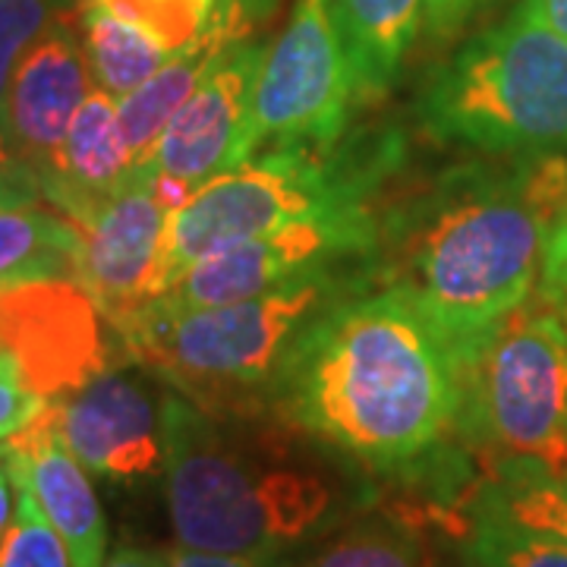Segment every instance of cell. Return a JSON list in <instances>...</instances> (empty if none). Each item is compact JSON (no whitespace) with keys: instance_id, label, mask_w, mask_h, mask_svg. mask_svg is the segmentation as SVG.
I'll use <instances>...</instances> for the list:
<instances>
[{"instance_id":"cell-4","label":"cell","mask_w":567,"mask_h":567,"mask_svg":"<svg viewBox=\"0 0 567 567\" xmlns=\"http://www.w3.org/2000/svg\"><path fill=\"white\" fill-rule=\"evenodd\" d=\"M375 259L316 268L262 297L230 306L152 300L114 328L126 357L208 413L262 416L309 324L369 287Z\"/></svg>"},{"instance_id":"cell-30","label":"cell","mask_w":567,"mask_h":567,"mask_svg":"<svg viewBox=\"0 0 567 567\" xmlns=\"http://www.w3.org/2000/svg\"><path fill=\"white\" fill-rule=\"evenodd\" d=\"M41 196L39 177L29 167H0V212L35 205Z\"/></svg>"},{"instance_id":"cell-12","label":"cell","mask_w":567,"mask_h":567,"mask_svg":"<svg viewBox=\"0 0 567 567\" xmlns=\"http://www.w3.org/2000/svg\"><path fill=\"white\" fill-rule=\"evenodd\" d=\"M171 205L158 193L152 167H136L121 193L76 224L80 259L76 281L102 309L111 328L158 300L164 281V237Z\"/></svg>"},{"instance_id":"cell-15","label":"cell","mask_w":567,"mask_h":567,"mask_svg":"<svg viewBox=\"0 0 567 567\" xmlns=\"http://www.w3.org/2000/svg\"><path fill=\"white\" fill-rule=\"evenodd\" d=\"M3 464L35 495L41 514L58 529L73 567H102L107 548V520L92 488L89 470L66 447L58 404L48 401L32 423L7 442Z\"/></svg>"},{"instance_id":"cell-29","label":"cell","mask_w":567,"mask_h":567,"mask_svg":"<svg viewBox=\"0 0 567 567\" xmlns=\"http://www.w3.org/2000/svg\"><path fill=\"white\" fill-rule=\"evenodd\" d=\"M483 7V0H423V32L429 39H451Z\"/></svg>"},{"instance_id":"cell-2","label":"cell","mask_w":567,"mask_h":567,"mask_svg":"<svg viewBox=\"0 0 567 567\" xmlns=\"http://www.w3.org/2000/svg\"><path fill=\"white\" fill-rule=\"evenodd\" d=\"M567 203V162L517 155L470 162L401 208L375 252L391 287L406 290L461 360L529 300L548 227Z\"/></svg>"},{"instance_id":"cell-9","label":"cell","mask_w":567,"mask_h":567,"mask_svg":"<svg viewBox=\"0 0 567 567\" xmlns=\"http://www.w3.org/2000/svg\"><path fill=\"white\" fill-rule=\"evenodd\" d=\"M379 234L382 224L365 205L324 212L205 256L167 287L164 300L189 309L244 303L324 265L375 259Z\"/></svg>"},{"instance_id":"cell-25","label":"cell","mask_w":567,"mask_h":567,"mask_svg":"<svg viewBox=\"0 0 567 567\" xmlns=\"http://www.w3.org/2000/svg\"><path fill=\"white\" fill-rule=\"evenodd\" d=\"M114 17L145 29L174 54L199 39L218 0H95Z\"/></svg>"},{"instance_id":"cell-13","label":"cell","mask_w":567,"mask_h":567,"mask_svg":"<svg viewBox=\"0 0 567 567\" xmlns=\"http://www.w3.org/2000/svg\"><path fill=\"white\" fill-rule=\"evenodd\" d=\"M54 404L63 442L92 476L142 483L164 473V398L145 375L111 365Z\"/></svg>"},{"instance_id":"cell-23","label":"cell","mask_w":567,"mask_h":567,"mask_svg":"<svg viewBox=\"0 0 567 567\" xmlns=\"http://www.w3.org/2000/svg\"><path fill=\"white\" fill-rule=\"evenodd\" d=\"M466 567H567V543L488 507H466L461 533Z\"/></svg>"},{"instance_id":"cell-3","label":"cell","mask_w":567,"mask_h":567,"mask_svg":"<svg viewBox=\"0 0 567 567\" xmlns=\"http://www.w3.org/2000/svg\"><path fill=\"white\" fill-rule=\"evenodd\" d=\"M164 498L177 546L281 561L338 527L353 488L297 425L164 394Z\"/></svg>"},{"instance_id":"cell-19","label":"cell","mask_w":567,"mask_h":567,"mask_svg":"<svg viewBox=\"0 0 567 567\" xmlns=\"http://www.w3.org/2000/svg\"><path fill=\"white\" fill-rule=\"evenodd\" d=\"M80 20L95 89L114 95L117 102L152 80L171 58V51L155 35L114 17L95 0H80Z\"/></svg>"},{"instance_id":"cell-32","label":"cell","mask_w":567,"mask_h":567,"mask_svg":"<svg viewBox=\"0 0 567 567\" xmlns=\"http://www.w3.org/2000/svg\"><path fill=\"white\" fill-rule=\"evenodd\" d=\"M102 567H167V551L164 548L121 546L114 555L104 558Z\"/></svg>"},{"instance_id":"cell-31","label":"cell","mask_w":567,"mask_h":567,"mask_svg":"<svg viewBox=\"0 0 567 567\" xmlns=\"http://www.w3.org/2000/svg\"><path fill=\"white\" fill-rule=\"evenodd\" d=\"M167 567H278V561H259L244 555H218V551H196V548H171Z\"/></svg>"},{"instance_id":"cell-26","label":"cell","mask_w":567,"mask_h":567,"mask_svg":"<svg viewBox=\"0 0 567 567\" xmlns=\"http://www.w3.org/2000/svg\"><path fill=\"white\" fill-rule=\"evenodd\" d=\"M66 0H0V130L7 133V95L22 51L58 20Z\"/></svg>"},{"instance_id":"cell-21","label":"cell","mask_w":567,"mask_h":567,"mask_svg":"<svg viewBox=\"0 0 567 567\" xmlns=\"http://www.w3.org/2000/svg\"><path fill=\"white\" fill-rule=\"evenodd\" d=\"M306 567H442V561L413 517L365 514L338 529Z\"/></svg>"},{"instance_id":"cell-36","label":"cell","mask_w":567,"mask_h":567,"mask_svg":"<svg viewBox=\"0 0 567 567\" xmlns=\"http://www.w3.org/2000/svg\"><path fill=\"white\" fill-rule=\"evenodd\" d=\"M7 457V442H0V461Z\"/></svg>"},{"instance_id":"cell-1","label":"cell","mask_w":567,"mask_h":567,"mask_svg":"<svg viewBox=\"0 0 567 567\" xmlns=\"http://www.w3.org/2000/svg\"><path fill=\"white\" fill-rule=\"evenodd\" d=\"M461 369L406 290H360L309 324L271 413L350 461L401 470L457 432Z\"/></svg>"},{"instance_id":"cell-28","label":"cell","mask_w":567,"mask_h":567,"mask_svg":"<svg viewBox=\"0 0 567 567\" xmlns=\"http://www.w3.org/2000/svg\"><path fill=\"white\" fill-rule=\"evenodd\" d=\"M44 406H48L44 398L29 391L10 369L0 365V442H10Z\"/></svg>"},{"instance_id":"cell-18","label":"cell","mask_w":567,"mask_h":567,"mask_svg":"<svg viewBox=\"0 0 567 567\" xmlns=\"http://www.w3.org/2000/svg\"><path fill=\"white\" fill-rule=\"evenodd\" d=\"M227 48H234V44H224L212 32H199V39L174 51L152 80H145L136 92H130L126 99L117 102L123 136H126L136 167L148 164V155L164 133L167 121L203 85V80L212 73V66L221 61Z\"/></svg>"},{"instance_id":"cell-6","label":"cell","mask_w":567,"mask_h":567,"mask_svg":"<svg viewBox=\"0 0 567 567\" xmlns=\"http://www.w3.org/2000/svg\"><path fill=\"white\" fill-rule=\"evenodd\" d=\"M401 155L398 142L275 145L199 186L167 218V287L205 256L324 212L365 205V196ZM167 293V290H164ZM162 293V297H164Z\"/></svg>"},{"instance_id":"cell-10","label":"cell","mask_w":567,"mask_h":567,"mask_svg":"<svg viewBox=\"0 0 567 567\" xmlns=\"http://www.w3.org/2000/svg\"><path fill=\"white\" fill-rule=\"evenodd\" d=\"M111 324L73 278L0 287V365L44 401H61L114 365Z\"/></svg>"},{"instance_id":"cell-20","label":"cell","mask_w":567,"mask_h":567,"mask_svg":"<svg viewBox=\"0 0 567 567\" xmlns=\"http://www.w3.org/2000/svg\"><path fill=\"white\" fill-rule=\"evenodd\" d=\"M80 230L63 215L35 205L0 212V287L39 278H73Z\"/></svg>"},{"instance_id":"cell-27","label":"cell","mask_w":567,"mask_h":567,"mask_svg":"<svg viewBox=\"0 0 567 567\" xmlns=\"http://www.w3.org/2000/svg\"><path fill=\"white\" fill-rule=\"evenodd\" d=\"M539 303L567 324V203L548 227L543 265H539Z\"/></svg>"},{"instance_id":"cell-7","label":"cell","mask_w":567,"mask_h":567,"mask_svg":"<svg viewBox=\"0 0 567 567\" xmlns=\"http://www.w3.org/2000/svg\"><path fill=\"white\" fill-rule=\"evenodd\" d=\"M457 435L486 466L567 473V324L517 306L457 360Z\"/></svg>"},{"instance_id":"cell-35","label":"cell","mask_w":567,"mask_h":567,"mask_svg":"<svg viewBox=\"0 0 567 567\" xmlns=\"http://www.w3.org/2000/svg\"><path fill=\"white\" fill-rule=\"evenodd\" d=\"M0 167H29V164L22 162L20 152L13 148V142H10V136L0 130ZM32 171V167H29Z\"/></svg>"},{"instance_id":"cell-8","label":"cell","mask_w":567,"mask_h":567,"mask_svg":"<svg viewBox=\"0 0 567 567\" xmlns=\"http://www.w3.org/2000/svg\"><path fill=\"white\" fill-rule=\"evenodd\" d=\"M357 102L331 0H297L256 89V152L331 145Z\"/></svg>"},{"instance_id":"cell-16","label":"cell","mask_w":567,"mask_h":567,"mask_svg":"<svg viewBox=\"0 0 567 567\" xmlns=\"http://www.w3.org/2000/svg\"><path fill=\"white\" fill-rule=\"evenodd\" d=\"M117 99L92 89L66 130L58 158L39 174L41 196L73 224L89 221L133 177Z\"/></svg>"},{"instance_id":"cell-22","label":"cell","mask_w":567,"mask_h":567,"mask_svg":"<svg viewBox=\"0 0 567 567\" xmlns=\"http://www.w3.org/2000/svg\"><path fill=\"white\" fill-rule=\"evenodd\" d=\"M470 505L507 514L567 543V473H551L536 464L486 466Z\"/></svg>"},{"instance_id":"cell-14","label":"cell","mask_w":567,"mask_h":567,"mask_svg":"<svg viewBox=\"0 0 567 567\" xmlns=\"http://www.w3.org/2000/svg\"><path fill=\"white\" fill-rule=\"evenodd\" d=\"M92 82L85 44L76 39L70 13H61L22 51L7 95V136L35 177L58 158Z\"/></svg>"},{"instance_id":"cell-17","label":"cell","mask_w":567,"mask_h":567,"mask_svg":"<svg viewBox=\"0 0 567 567\" xmlns=\"http://www.w3.org/2000/svg\"><path fill=\"white\" fill-rule=\"evenodd\" d=\"M357 102H379L423 32V0H331Z\"/></svg>"},{"instance_id":"cell-24","label":"cell","mask_w":567,"mask_h":567,"mask_svg":"<svg viewBox=\"0 0 567 567\" xmlns=\"http://www.w3.org/2000/svg\"><path fill=\"white\" fill-rule=\"evenodd\" d=\"M13 488H17V511H13V524L7 529V539L0 546V567H73L63 539L41 514L29 486L13 480Z\"/></svg>"},{"instance_id":"cell-11","label":"cell","mask_w":567,"mask_h":567,"mask_svg":"<svg viewBox=\"0 0 567 567\" xmlns=\"http://www.w3.org/2000/svg\"><path fill=\"white\" fill-rule=\"evenodd\" d=\"M265 58V41L246 39L227 48L203 85L167 121L145 167L196 193L249 162L256 155V89Z\"/></svg>"},{"instance_id":"cell-34","label":"cell","mask_w":567,"mask_h":567,"mask_svg":"<svg viewBox=\"0 0 567 567\" xmlns=\"http://www.w3.org/2000/svg\"><path fill=\"white\" fill-rule=\"evenodd\" d=\"M543 20L567 39V0H527Z\"/></svg>"},{"instance_id":"cell-5","label":"cell","mask_w":567,"mask_h":567,"mask_svg":"<svg viewBox=\"0 0 567 567\" xmlns=\"http://www.w3.org/2000/svg\"><path fill=\"white\" fill-rule=\"evenodd\" d=\"M416 117L429 136L488 155L567 148V39L527 0L425 76Z\"/></svg>"},{"instance_id":"cell-33","label":"cell","mask_w":567,"mask_h":567,"mask_svg":"<svg viewBox=\"0 0 567 567\" xmlns=\"http://www.w3.org/2000/svg\"><path fill=\"white\" fill-rule=\"evenodd\" d=\"M13 511H17V488L10 480V470L0 461V546L7 539V529L13 524Z\"/></svg>"}]
</instances>
